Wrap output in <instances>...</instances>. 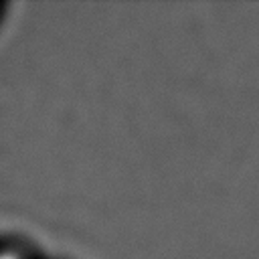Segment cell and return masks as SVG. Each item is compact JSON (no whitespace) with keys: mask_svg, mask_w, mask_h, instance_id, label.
<instances>
[{"mask_svg":"<svg viewBox=\"0 0 259 259\" xmlns=\"http://www.w3.org/2000/svg\"><path fill=\"white\" fill-rule=\"evenodd\" d=\"M0 259H22L16 251H10V249H0Z\"/></svg>","mask_w":259,"mask_h":259,"instance_id":"obj_1","label":"cell"}]
</instances>
